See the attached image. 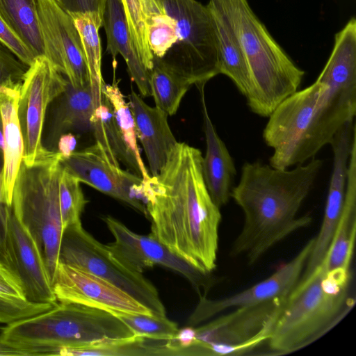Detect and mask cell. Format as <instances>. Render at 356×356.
Masks as SVG:
<instances>
[{
    "label": "cell",
    "instance_id": "cell-1",
    "mask_svg": "<svg viewBox=\"0 0 356 356\" xmlns=\"http://www.w3.org/2000/svg\"><path fill=\"white\" fill-rule=\"evenodd\" d=\"M356 113V21L334 37L332 53L316 80L284 99L263 131L273 149L269 165L286 169L315 157Z\"/></svg>",
    "mask_w": 356,
    "mask_h": 356
},
{
    "label": "cell",
    "instance_id": "cell-2",
    "mask_svg": "<svg viewBox=\"0 0 356 356\" xmlns=\"http://www.w3.org/2000/svg\"><path fill=\"white\" fill-rule=\"evenodd\" d=\"M201 151L177 142L156 176L143 181L151 234L170 251L206 273L216 268L220 208L206 186Z\"/></svg>",
    "mask_w": 356,
    "mask_h": 356
},
{
    "label": "cell",
    "instance_id": "cell-3",
    "mask_svg": "<svg viewBox=\"0 0 356 356\" xmlns=\"http://www.w3.org/2000/svg\"><path fill=\"white\" fill-rule=\"evenodd\" d=\"M322 166L323 161L316 157L291 170L245 162L231 191L244 220L229 254L253 265L285 238L309 226L312 216L298 214Z\"/></svg>",
    "mask_w": 356,
    "mask_h": 356
},
{
    "label": "cell",
    "instance_id": "cell-4",
    "mask_svg": "<svg viewBox=\"0 0 356 356\" xmlns=\"http://www.w3.org/2000/svg\"><path fill=\"white\" fill-rule=\"evenodd\" d=\"M350 271H327L323 261L288 295L267 341L273 355H287L314 342L351 310Z\"/></svg>",
    "mask_w": 356,
    "mask_h": 356
},
{
    "label": "cell",
    "instance_id": "cell-5",
    "mask_svg": "<svg viewBox=\"0 0 356 356\" xmlns=\"http://www.w3.org/2000/svg\"><path fill=\"white\" fill-rule=\"evenodd\" d=\"M236 34L245 56L252 82L246 97L251 111L268 117L298 90L305 72L270 35L248 0H217Z\"/></svg>",
    "mask_w": 356,
    "mask_h": 356
},
{
    "label": "cell",
    "instance_id": "cell-6",
    "mask_svg": "<svg viewBox=\"0 0 356 356\" xmlns=\"http://www.w3.org/2000/svg\"><path fill=\"white\" fill-rule=\"evenodd\" d=\"M134 336L111 312L76 303L60 302L36 315L6 325L0 341L31 355H56L75 348Z\"/></svg>",
    "mask_w": 356,
    "mask_h": 356
},
{
    "label": "cell",
    "instance_id": "cell-7",
    "mask_svg": "<svg viewBox=\"0 0 356 356\" xmlns=\"http://www.w3.org/2000/svg\"><path fill=\"white\" fill-rule=\"evenodd\" d=\"M60 155L28 166L22 161L12 195L11 209L40 251L53 284L59 263L63 225L58 200Z\"/></svg>",
    "mask_w": 356,
    "mask_h": 356
},
{
    "label": "cell",
    "instance_id": "cell-8",
    "mask_svg": "<svg viewBox=\"0 0 356 356\" xmlns=\"http://www.w3.org/2000/svg\"><path fill=\"white\" fill-rule=\"evenodd\" d=\"M59 262L72 266L107 280L149 309L154 315L165 316V308L155 286L142 273L124 264L108 245L96 240L81 222L63 232Z\"/></svg>",
    "mask_w": 356,
    "mask_h": 356
},
{
    "label": "cell",
    "instance_id": "cell-9",
    "mask_svg": "<svg viewBox=\"0 0 356 356\" xmlns=\"http://www.w3.org/2000/svg\"><path fill=\"white\" fill-rule=\"evenodd\" d=\"M176 22L177 40L163 59L194 83L206 84L220 74L216 31L207 6L196 0H159Z\"/></svg>",
    "mask_w": 356,
    "mask_h": 356
},
{
    "label": "cell",
    "instance_id": "cell-10",
    "mask_svg": "<svg viewBox=\"0 0 356 356\" xmlns=\"http://www.w3.org/2000/svg\"><path fill=\"white\" fill-rule=\"evenodd\" d=\"M286 297L235 308L194 328L199 355H243L267 342Z\"/></svg>",
    "mask_w": 356,
    "mask_h": 356
},
{
    "label": "cell",
    "instance_id": "cell-11",
    "mask_svg": "<svg viewBox=\"0 0 356 356\" xmlns=\"http://www.w3.org/2000/svg\"><path fill=\"white\" fill-rule=\"evenodd\" d=\"M67 83L44 56L37 57L26 73L19 93L17 115L24 141L22 161L28 166L56 153L42 144L43 127L49 106Z\"/></svg>",
    "mask_w": 356,
    "mask_h": 356
},
{
    "label": "cell",
    "instance_id": "cell-12",
    "mask_svg": "<svg viewBox=\"0 0 356 356\" xmlns=\"http://www.w3.org/2000/svg\"><path fill=\"white\" fill-rule=\"evenodd\" d=\"M114 241L108 244L113 254L129 268L143 273L155 265L170 268L183 275L200 296L208 292L222 280L221 277L195 268L170 251L151 233L136 234L118 219L107 216L103 218Z\"/></svg>",
    "mask_w": 356,
    "mask_h": 356
},
{
    "label": "cell",
    "instance_id": "cell-13",
    "mask_svg": "<svg viewBox=\"0 0 356 356\" xmlns=\"http://www.w3.org/2000/svg\"><path fill=\"white\" fill-rule=\"evenodd\" d=\"M44 56L74 88L89 84L79 31L70 14L56 0H36Z\"/></svg>",
    "mask_w": 356,
    "mask_h": 356
},
{
    "label": "cell",
    "instance_id": "cell-14",
    "mask_svg": "<svg viewBox=\"0 0 356 356\" xmlns=\"http://www.w3.org/2000/svg\"><path fill=\"white\" fill-rule=\"evenodd\" d=\"M60 163L80 182L128 204L147 216L141 194L143 179L122 170L99 142L68 156H60Z\"/></svg>",
    "mask_w": 356,
    "mask_h": 356
},
{
    "label": "cell",
    "instance_id": "cell-15",
    "mask_svg": "<svg viewBox=\"0 0 356 356\" xmlns=\"http://www.w3.org/2000/svg\"><path fill=\"white\" fill-rule=\"evenodd\" d=\"M314 243V238L309 239L290 261L267 278L242 291L220 299L200 296L188 318V325H197L227 310L288 296L300 280Z\"/></svg>",
    "mask_w": 356,
    "mask_h": 356
},
{
    "label": "cell",
    "instance_id": "cell-16",
    "mask_svg": "<svg viewBox=\"0 0 356 356\" xmlns=\"http://www.w3.org/2000/svg\"><path fill=\"white\" fill-rule=\"evenodd\" d=\"M53 291L58 302L76 303L108 312L154 315L118 286L91 273L58 263Z\"/></svg>",
    "mask_w": 356,
    "mask_h": 356
},
{
    "label": "cell",
    "instance_id": "cell-17",
    "mask_svg": "<svg viewBox=\"0 0 356 356\" xmlns=\"http://www.w3.org/2000/svg\"><path fill=\"white\" fill-rule=\"evenodd\" d=\"M355 143L356 129L353 119L340 128L330 143L333 152V165L323 218L300 280L306 278L321 265L327 253L342 213L348 161Z\"/></svg>",
    "mask_w": 356,
    "mask_h": 356
},
{
    "label": "cell",
    "instance_id": "cell-18",
    "mask_svg": "<svg viewBox=\"0 0 356 356\" xmlns=\"http://www.w3.org/2000/svg\"><path fill=\"white\" fill-rule=\"evenodd\" d=\"M8 233L17 274L23 284L26 300L56 305L58 301L37 243L12 209L8 217Z\"/></svg>",
    "mask_w": 356,
    "mask_h": 356
},
{
    "label": "cell",
    "instance_id": "cell-19",
    "mask_svg": "<svg viewBox=\"0 0 356 356\" xmlns=\"http://www.w3.org/2000/svg\"><path fill=\"white\" fill-rule=\"evenodd\" d=\"M128 99L137 138L143 145L151 175L156 176L177 142L169 126L168 115L156 106L147 105L133 89Z\"/></svg>",
    "mask_w": 356,
    "mask_h": 356
},
{
    "label": "cell",
    "instance_id": "cell-20",
    "mask_svg": "<svg viewBox=\"0 0 356 356\" xmlns=\"http://www.w3.org/2000/svg\"><path fill=\"white\" fill-rule=\"evenodd\" d=\"M205 85L197 86L200 94L206 140V152L202 156V170L211 199L220 208L231 198L232 185L236 170L233 158L217 134L209 115L204 98Z\"/></svg>",
    "mask_w": 356,
    "mask_h": 356
},
{
    "label": "cell",
    "instance_id": "cell-21",
    "mask_svg": "<svg viewBox=\"0 0 356 356\" xmlns=\"http://www.w3.org/2000/svg\"><path fill=\"white\" fill-rule=\"evenodd\" d=\"M47 143L56 152L57 143L70 130L84 132L91 130V118L96 104L90 86L74 88L68 81L65 90L52 102Z\"/></svg>",
    "mask_w": 356,
    "mask_h": 356
},
{
    "label": "cell",
    "instance_id": "cell-22",
    "mask_svg": "<svg viewBox=\"0 0 356 356\" xmlns=\"http://www.w3.org/2000/svg\"><path fill=\"white\" fill-rule=\"evenodd\" d=\"M107 45L113 59L120 54L124 58L131 80L143 97L151 96L149 72L141 63L132 42L120 0H107L102 17Z\"/></svg>",
    "mask_w": 356,
    "mask_h": 356
},
{
    "label": "cell",
    "instance_id": "cell-23",
    "mask_svg": "<svg viewBox=\"0 0 356 356\" xmlns=\"http://www.w3.org/2000/svg\"><path fill=\"white\" fill-rule=\"evenodd\" d=\"M356 236V143L350 156L344 204L329 250L323 259L327 271H350Z\"/></svg>",
    "mask_w": 356,
    "mask_h": 356
},
{
    "label": "cell",
    "instance_id": "cell-24",
    "mask_svg": "<svg viewBox=\"0 0 356 356\" xmlns=\"http://www.w3.org/2000/svg\"><path fill=\"white\" fill-rule=\"evenodd\" d=\"M207 6L216 35L220 74L228 76L246 98L250 92L252 82L240 42L218 1L209 0Z\"/></svg>",
    "mask_w": 356,
    "mask_h": 356
},
{
    "label": "cell",
    "instance_id": "cell-25",
    "mask_svg": "<svg viewBox=\"0 0 356 356\" xmlns=\"http://www.w3.org/2000/svg\"><path fill=\"white\" fill-rule=\"evenodd\" d=\"M19 94L7 95L0 102L3 133V178L6 196L10 207L13 191L24 154V141L17 115Z\"/></svg>",
    "mask_w": 356,
    "mask_h": 356
},
{
    "label": "cell",
    "instance_id": "cell-26",
    "mask_svg": "<svg viewBox=\"0 0 356 356\" xmlns=\"http://www.w3.org/2000/svg\"><path fill=\"white\" fill-rule=\"evenodd\" d=\"M0 17L36 58L44 56L36 0H0Z\"/></svg>",
    "mask_w": 356,
    "mask_h": 356
},
{
    "label": "cell",
    "instance_id": "cell-27",
    "mask_svg": "<svg viewBox=\"0 0 356 356\" xmlns=\"http://www.w3.org/2000/svg\"><path fill=\"white\" fill-rule=\"evenodd\" d=\"M149 83L155 106L168 115H175L193 82L181 71L163 59L154 57Z\"/></svg>",
    "mask_w": 356,
    "mask_h": 356
},
{
    "label": "cell",
    "instance_id": "cell-28",
    "mask_svg": "<svg viewBox=\"0 0 356 356\" xmlns=\"http://www.w3.org/2000/svg\"><path fill=\"white\" fill-rule=\"evenodd\" d=\"M79 31L86 57L89 84L96 107L102 102V89L105 84L102 74V48L99 31L102 17L95 12L69 13Z\"/></svg>",
    "mask_w": 356,
    "mask_h": 356
},
{
    "label": "cell",
    "instance_id": "cell-29",
    "mask_svg": "<svg viewBox=\"0 0 356 356\" xmlns=\"http://www.w3.org/2000/svg\"><path fill=\"white\" fill-rule=\"evenodd\" d=\"M91 131L96 141L102 145L113 161H120L141 177L138 163L127 147L115 120L111 106L104 95L102 104L95 108L92 113Z\"/></svg>",
    "mask_w": 356,
    "mask_h": 356
},
{
    "label": "cell",
    "instance_id": "cell-30",
    "mask_svg": "<svg viewBox=\"0 0 356 356\" xmlns=\"http://www.w3.org/2000/svg\"><path fill=\"white\" fill-rule=\"evenodd\" d=\"M168 341L134 336L131 338L97 342L88 346L60 348L56 355H170Z\"/></svg>",
    "mask_w": 356,
    "mask_h": 356
},
{
    "label": "cell",
    "instance_id": "cell-31",
    "mask_svg": "<svg viewBox=\"0 0 356 356\" xmlns=\"http://www.w3.org/2000/svg\"><path fill=\"white\" fill-rule=\"evenodd\" d=\"M127 28L138 56L149 72L154 65V56L147 40V25L155 14L164 13L159 0H120Z\"/></svg>",
    "mask_w": 356,
    "mask_h": 356
},
{
    "label": "cell",
    "instance_id": "cell-32",
    "mask_svg": "<svg viewBox=\"0 0 356 356\" xmlns=\"http://www.w3.org/2000/svg\"><path fill=\"white\" fill-rule=\"evenodd\" d=\"M102 94L111 106L115 120L127 147L138 163L143 181H147L151 176L140 154L134 116L129 102L125 100V97L118 86V81H113L111 84L105 83L102 89Z\"/></svg>",
    "mask_w": 356,
    "mask_h": 356
},
{
    "label": "cell",
    "instance_id": "cell-33",
    "mask_svg": "<svg viewBox=\"0 0 356 356\" xmlns=\"http://www.w3.org/2000/svg\"><path fill=\"white\" fill-rule=\"evenodd\" d=\"M110 312L121 320L134 336L168 341L173 339L179 330L177 323L168 319L166 316Z\"/></svg>",
    "mask_w": 356,
    "mask_h": 356
},
{
    "label": "cell",
    "instance_id": "cell-34",
    "mask_svg": "<svg viewBox=\"0 0 356 356\" xmlns=\"http://www.w3.org/2000/svg\"><path fill=\"white\" fill-rule=\"evenodd\" d=\"M62 168V166H61ZM80 181L61 168L58 181V200L63 229L81 222L87 203Z\"/></svg>",
    "mask_w": 356,
    "mask_h": 356
},
{
    "label": "cell",
    "instance_id": "cell-35",
    "mask_svg": "<svg viewBox=\"0 0 356 356\" xmlns=\"http://www.w3.org/2000/svg\"><path fill=\"white\" fill-rule=\"evenodd\" d=\"M174 18L165 12L153 15L147 25L148 44L154 58H163L177 40Z\"/></svg>",
    "mask_w": 356,
    "mask_h": 356
},
{
    "label": "cell",
    "instance_id": "cell-36",
    "mask_svg": "<svg viewBox=\"0 0 356 356\" xmlns=\"http://www.w3.org/2000/svg\"><path fill=\"white\" fill-rule=\"evenodd\" d=\"M29 67L0 42V102L7 95L19 93Z\"/></svg>",
    "mask_w": 356,
    "mask_h": 356
},
{
    "label": "cell",
    "instance_id": "cell-37",
    "mask_svg": "<svg viewBox=\"0 0 356 356\" xmlns=\"http://www.w3.org/2000/svg\"><path fill=\"white\" fill-rule=\"evenodd\" d=\"M54 305L0 296V323H13L45 312Z\"/></svg>",
    "mask_w": 356,
    "mask_h": 356
},
{
    "label": "cell",
    "instance_id": "cell-38",
    "mask_svg": "<svg viewBox=\"0 0 356 356\" xmlns=\"http://www.w3.org/2000/svg\"><path fill=\"white\" fill-rule=\"evenodd\" d=\"M0 296L26 300L23 284L19 277L1 258Z\"/></svg>",
    "mask_w": 356,
    "mask_h": 356
},
{
    "label": "cell",
    "instance_id": "cell-39",
    "mask_svg": "<svg viewBox=\"0 0 356 356\" xmlns=\"http://www.w3.org/2000/svg\"><path fill=\"white\" fill-rule=\"evenodd\" d=\"M0 42L6 46L21 61L31 65L36 58L0 17Z\"/></svg>",
    "mask_w": 356,
    "mask_h": 356
},
{
    "label": "cell",
    "instance_id": "cell-40",
    "mask_svg": "<svg viewBox=\"0 0 356 356\" xmlns=\"http://www.w3.org/2000/svg\"><path fill=\"white\" fill-rule=\"evenodd\" d=\"M107 0H62L59 3L68 13L95 12L102 17Z\"/></svg>",
    "mask_w": 356,
    "mask_h": 356
},
{
    "label": "cell",
    "instance_id": "cell-41",
    "mask_svg": "<svg viewBox=\"0 0 356 356\" xmlns=\"http://www.w3.org/2000/svg\"><path fill=\"white\" fill-rule=\"evenodd\" d=\"M11 207L8 204L3 178V156L0 150V242L4 241L8 234V222Z\"/></svg>",
    "mask_w": 356,
    "mask_h": 356
},
{
    "label": "cell",
    "instance_id": "cell-42",
    "mask_svg": "<svg viewBox=\"0 0 356 356\" xmlns=\"http://www.w3.org/2000/svg\"><path fill=\"white\" fill-rule=\"evenodd\" d=\"M76 145V138L72 133L64 134L58 140L56 152L60 154L61 157L68 156L74 152Z\"/></svg>",
    "mask_w": 356,
    "mask_h": 356
},
{
    "label": "cell",
    "instance_id": "cell-43",
    "mask_svg": "<svg viewBox=\"0 0 356 356\" xmlns=\"http://www.w3.org/2000/svg\"><path fill=\"white\" fill-rule=\"evenodd\" d=\"M0 355H20L29 356V354L22 350L10 346V345L0 341Z\"/></svg>",
    "mask_w": 356,
    "mask_h": 356
},
{
    "label": "cell",
    "instance_id": "cell-44",
    "mask_svg": "<svg viewBox=\"0 0 356 356\" xmlns=\"http://www.w3.org/2000/svg\"><path fill=\"white\" fill-rule=\"evenodd\" d=\"M3 123L1 115L0 113V150L3 152Z\"/></svg>",
    "mask_w": 356,
    "mask_h": 356
},
{
    "label": "cell",
    "instance_id": "cell-45",
    "mask_svg": "<svg viewBox=\"0 0 356 356\" xmlns=\"http://www.w3.org/2000/svg\"><path fill=\"white\" fill-rule=\"evenodd\" d=\"M56 1H57L60 3L62 0H56Z\"/></svg>",
    "mask_w": 356,
    "mask_h": 356
}]
</instances>
